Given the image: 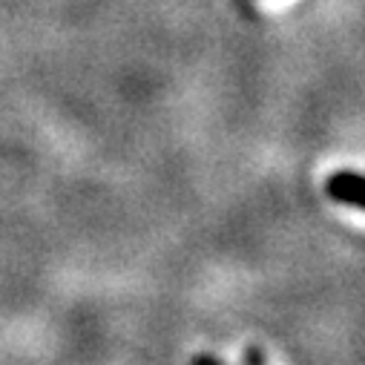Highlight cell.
Masks as SVG:
<instances>
[{
    "label": "cell",
    "instance_id": "obj_1",
    "mask_svg": "<svg viewBox=\"0 0 365 365\" xmlns=\"http://www.w3.org/2000/svg\"><path fill=\"white\" fill-rule=\"evenodd\" d=\"M328 196L339 205L348 207H362L365 205V185H362V175L356 170H336L328 178Z\"/></svg>",
    "mask_w": 365,
    "mask_h": 365
},
{
    "label": "cell",
    "instance_id": "obj_2",
    "mask_svg": "<svg viewBox=\"0 0 365 365\" xmlns=\"http://www.w3.org/2000/svg\"><path fill=\"white\" fill-rule=\"evenodd\" d=\"M245 365H264L262 351H259V348H247V354H245Z\"/></svg>",
    "mask_w": 365,
    "mask_h": 365
},
{
    "label": "cell",
    "instance_id": "obj_3",
    "mask_svg": "<svg viewBox=\"0 0 365 365\" xmlns=\"http://www.w3.org/2000/svg\"><path fill=\"white\" fill-rule=\"evenodd\" d=\"M193 365H222V362H219V359H216V356H205V354H199V356H196V362H193Z\"/></svg>",
    "mask_w": 365,
    "mask_h": 365
}]
</instances>
